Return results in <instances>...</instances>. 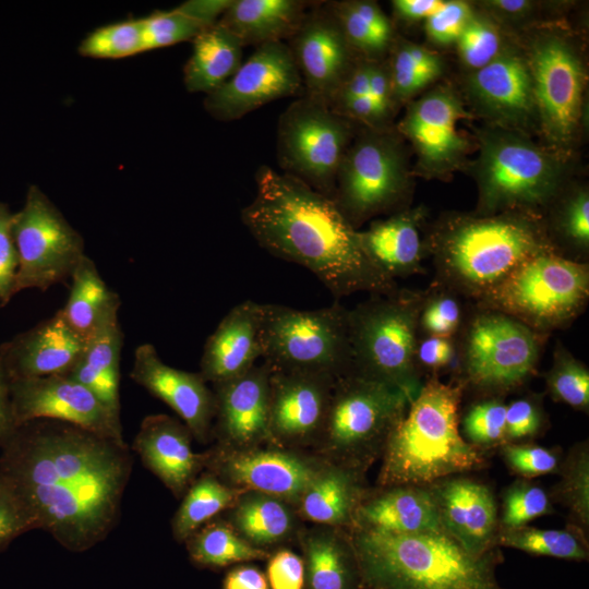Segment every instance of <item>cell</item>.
Returning a JSON list of instances; mask_svg holds the SVG:
<instances>
[{
  "mask_svg": "<svg viewBox=\"0 0 589 589\" xmlns=\"http://www.w3.org/2000/svg\"><path fill=\"white\" fill-rule=\"evenodd\" d=\"M132 470L128 444L53 420L20 425L2 446L0 474L64 549L83 552L119 521Z\"/></svg>",
  "mask_w": 589,
  "mask_h": 589,
  "instance_id": "obj_1",
  "label": "cell"
},
{
  "mask_svg": "<svg viewBox=\"0 0 589 589\" xmlns=\"http://www.w3.org/2000/svg\"><path fill=\"white\" fill-rule=\"evenodd\" d=\"M254 179L255 195L241 221L262 249L310 271L336 299L398 288L366 256L358 230L332 199L267 165Z\"/></svg>",
  "mask_w": 589,
  "mask_h": 589,
  "instance_id": "obj_2",
  "label": "cell"
},
{
  "mask_svg": "<svg viewBox=\"0 0 589 589\" xmlns=\"http://www.w3.org/2000/svg\"><path fill=\"white\" fill-rule=\"evenodd\" d=\"M428 250L434 284L473 301L529 257L554 251L541 220L522 212L454 216L435 229Z\"/></svg>",
  "mask_w": 589,
  "mask_h": 589,
  "instance_id": "obj_3",
  "label": "cell"
},
{
  "mask_svg": "<svg viewBox=\"0 0 589 589\" xmlns=\"http://www.w3.org/2000/svg\"><path fill=\"white\" fill-rule=\"evenodd\" d=\"M464 388L437 375L423 382L382 450L380 488L431 484L440 479L480 470L483 450L469 444L459 428Z\"/></svg>",
  "mask_w": 589,
  "mask_h": 589,
  "instance_id": "obj_4",
  "label": "cell"
},
{
  "mask_svg": "<svg viewBox=\"0 0 589 589\" xmlns=\"http://www.w3.org/2000/svg\"><path fill=\"white\" fill-rule=\"evenodd\" d=\"M365 589H505L498 548L476 556L446 532L350 530Z\"/></svg>",
  "mask_w": 589,
  "mask_h": 589,
  "instance_id": "obj_5",
  "label": "cell"
},
{
  "mask_svg": "<svg viewBox=\"0 0 589 589\" xmlns=\"http://www.w3.org/2000/svg\"><path fill=\"white\" fill-rule=\"evenodd\" d=\"M424 291L371 294L348 310L351 372L406 394L411 401L423 381L416 361L418 318Z\"/></svg>",
  "mask_w": 589,
  "mask_h": 589,
  "instance_id": "obj_6",
  "label": "cell"
},
{
  "mask_svg": "<svg viewBox=\"0 0 589 589\" xmlns=\"http://www.w3.org/2000/svg\"><path fill=\"white\" fill-rule=\"evenodd\" d=\"M588 299V263L544 251L521 263L474 305L512 316L549 336L576 320Z\"/></svg>",
  "mask_w": 589,
  "mask_h": 589,
  "instance_id": "obj_7",
  "label": "cell"
},
{
  "mask_svg": "<svg viewBox=\"0 0 589 589\" xmlns=\"http://www.w3.org/2000/svg\"><path fill=\"white\" fill-rule=\"evenodd\" d=\"M458 335L456 382L486 397L522 386L536 373L548 337L512 316L476 305Z\"/></svg>",
  "mask_w": 589,
  "mask_h": 589,
  "instance_id": "obj_8",
  "label": "cell"
},
{
  "mask_svg": "<svg viewBox=\"0 0 589 589\" xmlns=\"http://www.w3.org/2000/svg\"><path fill=\"white\" fill-rule=\"evenodd\" d=\"M262 346L271 371L345 376L351 372L348 310L337 302L317 310L263 303Z\"/></svg>",
  "mask_w": 589,
  "mask_h": 589,
  "instance_id": "obj_9",
  "label": "cell"
},
{
  "mask_svg": "<svg viewBox=\"0 0 589 589\" xmlns=\"http://www.w3.org/2000/svg\"><path fill=\"white\" fill-rule=\"evenodd\" d=\"M410 400L401 390L349 373L336 380L325 425L317 443L329 461L364 470Z\"/></svg>",
  "mask_w": 589,
  "mask_h": 589,
  "instance_id": "obj_10",
  "label": "cell"
},
{
  "mask_svg": "<svg viewBox=\"0 0 589 589\" xmlns=\"http://www.w3.org/2000/svg\"><path fill=\"white\" fill-rule=\"evenodd\" d=\"M354 135L353 121L303 94L278 118L276 157L280 172L333 200L339 166Z\"/></svg>",
  "mask_w": 589,
  "mask_h": 589,
  "instance_id": "obj_11",
  "label": "cell"
},
{
  "mask_svg": "<svg viewBox=\"0 0 589 589\" xmlns=\"http://www.w3.org/2000/svg\"><path fill=\"white\" fill-rule=\"evenodd\" d=\"M478 182L483 215L533 214L556 195L560 167L551 155L520 136L490 133L482 145Z\"/></svg>",
  "mask_w": 589,
  "mask_h": 589,
  "instance_id": "obj_12",
  "label": "cell"
},
{
  "mask_svg": "<svg viewBox=\"0 0 589 589\" xmlns=\"http://www.w3.org/2000/svg\"><path fill=\"white\" fill-rule=\"evenodd\" d=\"M408 189L397 140L384 129L364 127L339 166L333 201L357 229L368 219L394 211Z\"/></svg>",
  "mask_w": 589,
  "mask_h": 589,
  "instance_id": "obj_13",
  "label": "cell"
},
{
  "mask_svg": "<svg viewBox=\"0 0 589 589\" xmlns=\"http://www.w3.org/2000/svg\"><path fill=\"white\" fill-rule=\"evenodd\" d=\"M13 235L19 254L15 294L68 284L86 255L82 236L36 185L28 188L24 206L14 213Z\"/></svg>",
  "mask_w": 589,
  "mask_h": 589,
  "instance_id": "obj_14",
  "label": "cell"
},
{
  "mask_svg": "<svg viewBox=\"0 0 589 589\" xmlns=\"http://www.w3.org/2000/svg\"><path fill=\"white\" fill-rule=\"evenodd\" d=\"M300 450L274 444L242 449L217 446L208 453L206 468L232 488L265 493L296 507L327 461Z\"/></svg>",
  "mask_w": 589,
  "mask_h": 589,
  "instance_id": "obj_15",
  "label": "cell"
},
{
  "mask_svg": "<svg viewBox=\"0 0 589 589\" xmlns=\"http://www.w3.org/2000/svg\"><path fill=\"white\" fill-rule=\"evenodd\" d=\"M303 93L288 45L275 41L257 46L225 84L206 95L204 108L214 119L229 122L271 101Z\"/></svg>",
  "mask_w": 589,
  "mask_h": 589,
  "instance_id": "obj_16",
  "label": "cell"
},
{
  "mask_svg": "<svg viewBox=\"0 0 589 589\" xmlns=\"http://www.w3.org/2000/svg\"><path fill=\"white\" fill-rule=\"evenodd\" d=\"M10 393L17 426L53 420L125 444L121 422L92 392L68 375L10 380Z\"/></svg>",
  "mask_w": 589,
  "mask_h": 589,
  "instance_id": "obj_17",
  "label": "cell"
},
{
  "mask_svg": "<svg viewBox=\"0 0 589 589\" xmlns=\"http://www.w3.org/2000/svg\"><path fill=\"white\" fill-rule=\"evenodd\" d=\"M287 45L301 75L303 94L330 107L359 57L326 3L314 2Z\"/></svg>",
  "mask_w": 589,
  "mask_h": 589,
  "instance_id": "obj_18",
  "label": "cell"
},
{
  "mask_svg": "<svg viewBox=\"0 0 589 589\" xmlns=\"http://www.w3.org/2000/svg\"><path fill=\"white\" fill-rule=\"evenodd\" d=\"M337 378L271 371V444L301 449L317 445Z\"/></svg>",
  "mask_w": 589,
  "mask_h": 589,
  "instance_id": "obj_19",
  "label": "cell"
},
{
  "mask_svg": "<svg viewBox=\"0 0 589 589\" xmlns=\"http://www.w3.org/2000/svg\"><path fill=\"white\" fill-rule=\"evenodd\" d=\"M534 105L549 137L566 143L580 118L584 72L574 50L546 38L533 51L530 69Z\"/></svg>",
  "mask_w": 589,
  "mask_h": 589,
  "instance_id": "obj_20",
  "label": "cell"
},
{
  "mask_svg": "<svg viewBox=\"0 0 589 589\" xmlns=\"http://www.w3.org/2000/svg\"><path fill=\"white\" fill-rule=\"evenodd\" d=\"M213 393L212 435L217 437L218 446L242 449L271 444V370L265 363L213 385Z\"/></svg>",
  "mask_w": 589,
  "mask_h": 589,
  "instance_id": "obj_21",
  "label": "cell"
},
{
  "mask_svg": "<svg viewBox=\"0 0 589 589\" xmlns=\"http://www.w3.org/2000/svg\"><path fill=\"white\" fill-rule=\"evenodd\" d=\"M130 377L171 408L200 443L212 436L215 397L200 372L166 364L154 345L144 342L134 351Z\"/></svg>",
  "mask_w": 589,
  "mask_h": 589,
  "instance_id": "obj_22",
  "label": "cell"
},
{
  "mask_svg": "<svg viewBox=\"0 0 589 589\" xmlns=\"http://www.w3.org/2000/svg\"><path fill=\"white\" fill-rule=\"evenodd\" d=\"M444 532L466 551L481 556L496 546L497 504L491 488L462 474L429 484Z\"/></svg>",
  "mask_w": 589,
  "mask_h": 589,
  "instance_id": "obj_23",
  "label": "cell"
},
{
  "mask_svg": "<svg viewBox=\"0 0 589 589\" xmlns=\"http://www.w3.org/2000/svg\"><path fill=\"white\" fill-rule=\"evenodd\" d=\"M87 340L77 335L58 310L52 316L0 346L10 380L68 375Z\"/></svg>",
  "mask_w": 589,
  "mask_h": 589,
  "instance_id": "obj_24",
  "label": "cell"
},
{
  "mask_svg": "<svg viewBox=\"0 0 589 589\" xmlns=\"http://www.w3.org/2000/svg\"><path fill=\"white\" fill-rule=\"evenodd\" d=\"M192 434L184 423L168 414L145 417L132 448L145 468L156 476L176 496L184 495L206 467L208 453L192 449Z\"/></svg>",
  "mask_w": 589,
  "mask_h": 589,
  "instance_id": "obj_25",
  "label": "cell"
},
{
  "mask_svg": "<svg viewBox=\"0 0 589 589\" xmlns=\"http://www.w3.org/2000/svg\"><path fill=\"white\" fill-rule=\"evenodd\" d=\"M466 113L445 89L433 91L411 105L400 130L413 144L421 164L433 172L446 170L462 157L467 142L458 131Z\"/></svg>",
  "mask_w": 589,
  "mask_h": 589,
  "instance_id": "obj_26",
  "label": "cell"
},
{
  "mask_svg": "<svg viewBox=\"0 0 589 589\" xmlns=\"http://www.w3.org/2000/svg\"><path fill=\"white\" fill-rule=\"evenodd\" d=\"M263 303L252 300L233 306L204 344L200 373L212 385L236 378L262 358Z\"/></svg>",
  "mask_w": 589,
  "mask_h": 589,
  "instance_id": "obj_27",
  "label": "cell"
},
{
  "mask_svg": "<svg viewBox=\"0 0 589 589\" xmlns=\"http://www.w3.org/2000/svg\"><path fill=\"white\" fill-rule=\"evenodd\" d=\"M352 529L386 533L444 531L429 484H397L365 493L357 507Z\"/></svg>",
  "mask_w": 589,
  "mask_h": 589,
  "instance_id": "obj_28",
  "label": "cell"
},
{
  "mask_svg": "<svg viewBox=\"0 0 589 589\" xmlns=\"http://www.w3.org/2000/svg\"><path fill=\"white\" fill-rule=\"evenodd\" d=\"M421 217L420 211L402 209L358 231L366 256L392 280L422 272L425 248L420 237Z\"/></svg>",
  "mask_w": 589,
  "mask_h": 589,
  "instance_id": "obj_29",
  "label": "cell"
},
{
  "mask_svg": "<svg viewBox=\"0 0 589 589\" xmlns=\"http://www.w3.org/2000/svg\"><path fill=\"white\" fill-rule=\"evenodd\" d=\"M303 589H365L350 531L315 526L300 537Z\"/></svg>",
  "mask_w": 589,
  "mask_h": 589,
  "instance_id": "obj_30",
  "label": "cell"
},
{
  "mask_svg": "<svg viewBox=\"0 0 589 589\" xmlns=\"http://www.w3.org/2000/svg\"><path fill=\"white\" fill-rule=\"evenodd\" d=\"M366 492L362 470L327 460L296 506L298 516L316 524L351 530L359 503Z\"/></svg>",
  "mask_w": 589,
  "mask_h": 589,
  "instance_id": "obj_31",
  "label": "cell"
},
{
  "mask_svg": "<svg viewBox=\"0 0 589 589\" xmlns=\"http://www.w3.org/2000/svg\"><path fill=\"white\" fill-rule=\"evenodd\" d=\"M314 4L304 0H231L218 23L243 47L289 39Z\"/></svg>",
  "mask_w": 589,
  "mask_h": 589,
  "instance_id": "obj_32",
  "label": "cell"
},
{
  "mask_svg": "<svg viewBox=\"0 0 589 589\" xmlns=\"http://www.w3.org/2000/svg\"><path fill=\"white\" fill-rule=\"evenodd\" d=\"M123 339L119 312H116L87 340L81 358L68 374L92 392L117 421H120L121 409L120 359Z\"/></svg>",
  "mask_w": 589,
  "mask_h": 589,
  "instance_id": "obj_33",
  "label": "cell"
},
{
  "mask_svg": "<svg viewBox=\"0 0 589 589\" xmlns=\"http://www.w3.org/2000/svg\"><path fill=\"white\" fill-rule=\"evenodd\" d=\"M471 91L489 111L507 120H520L533 108L530 69L515 56L498 55L476 71Z\"/></svg>",
  "mask_w": 589,
  "mask_h": 589,
  "instance_id": "obj_34",
  "label": "cell"
},
{
  "mask_svg": "<svg viewBox=\"0 0 589 589\" xmlns=\"http://www.w3.org/2000/svg\"><path fill=\"white\" fill-rule=\"evenodd\" d=\"M226 521L245 541L263 550L287 541L298 530L294 506L256 491H243L227 509Z\"/></svg>",
  "mask_w": 589,
  "mask_h": 589,
  "instance_id": "obj_35",
  "label": "cell"
},
{
  "mask_svg": "<svg viewBox=\"0 0 589 589\" xmlns=\"http://www.w3.org/2000/svg\"><path fill=\"white\" fill-rule=\"evenodd\" d=\"M183 68V83L190 93L206 95L225 84L242 63L243 46L220 23L202 31Z\"/></svg>",
  "mask_w": 589,
  "mask_h": 589,
  "instance_id": "obj_36",
  "label": "cell"
},
{
  "mask_svg": "<svg viewBox=\"0 0 589 589\" xmlns=\"http://www.w3.org/2000/svg\"><path fill=\"white\" fill-rule=\"evenodd\" d=\"M119 294L100 276L95 262L85 255L71 276L67 302L60 313L69 326L88 340L104 322L120 309Z\"/></svg>",
  "mask_w": 589,
  "mask_h": 589,
  "instance_id": "obj_37",
  "label": "cell"
},
{
  "mask_svg": "<svg viewBox=\"0 0 589 589\" xmlns=\"http://www.w3.org/2000/svg\"><path fill=\"white\" fill-rule=\"evenodd\" d=\"M231 0H188L168 11L143 17L145 51L193 40L216 24Z\"/></svg>",
  "mask_w": 589,
  "mask_h": 589,
  "instance_id": "obj_38",
  "label": "cell"
},
{
  "mask_svg": "<svg viewBox=\"0 0 589 589\" xmlns=\"http://www.w3.org/2000/svg\"><path fill=\"white\" fill-rule=\"evenodd\" d=\"M348 44L369 61H380L393 41V26L373 1L326 2Z\"/></svg>",
  "mask_w": 589,
  "mask_h": 589,
  "instance_id": "obj_39",
  "label": "cell"
},
{
  "mask_svg": "<svg viewBox=\"0 0 589 589\" xmlns=\"http://www.w3.org/2000/svg\"><path fill=\"white\" fill-rule=\"evenodd\" d=\"M242 492L212 472L201 474L189 486L172 517L173 538L178 542H185L197 529L229 509Z\"/></svg>",
  "mask_w": 589,
  "mask_h": 589,
  "instance_id": "obj_40",
  "label": "cell"
},
{
  "mask_svg": "<svg viewBox=\"0 0 589 589\" xmlns=\"http://www.w3.org/2000/svg\"><path fill=\"white\" fill-rule=\"evenodd\" d=\"M191 562L202 568H223L268 558L267 550L245 541L227 521L211 520L185 540Z\"/></svg>",
  "mask_w": 589,
  "mask_h": 589,
  "instance_id": "obj_41",
  "label": "cell"
},
{
  "mask_svg": "<svg viewBox=\"0 0 589 589\" xmlns=\"http://www.w3.org/2000/svg\"><path fill=\"white\" fill-rule=\"evenodd\" d=\"M495 544L566 561L584 562L589 557L588 538L570 525L564 529L524 526L498 530Z\"/></svg>",
  "mask_w": 589,
  "mask_h": 589,
  "instance_id": "obj_42",
  "label": "cell"
},
{
  "mask_svg": "<svg viewBox=\"0 0 589 589\" xmlns=\"http://www.w3.org/2000/svg\"><path fill=\"white\" fill-rule=\"evenodd\" d=\"M561 480L553 486L550 497L567 508L568 525L588 538L589 531V445L588 441L570 447L562 459Z\"/></svg>",
  "mask_w": 589,
  "mask_h": 589,
  "instance_id": "obj_43",
  "label": "cell"
},
{
  "mask_svg": "<svg viewBox=\"0 0 589 589\" xmlns=\"http://www.w3.org/2000/svg\"><path fill=\"white\" fill-rule=\"evenodd\" d=\"M545 385L554 401L588 412L589 370L560 340L555 344L552 365L545 374Z\"/></svg>",
  "mask_w": 589,
  "mask_h": 589,
  "instance_id": "obj_44",
  "label": "cell"
},
{
  "mask_svg": "<svg viewBox=\"0 0 589 589\" xmlns=\"http://www.w3.org/2000/svg\"><path fill=\"white\" fill-rule=\"evenodd\" d=\"M145 51L143 19L104 25L91 32L79 52L88 58L121 59Z\"/></svg>",
  "mask_w": 589,
  "mask_h": 589,
  "instance_id": "obj_45",
  "label": "cell"
},
{
  "mask_svg": "<svg viewBox=\"0 0 589 589\" xmlns=\"http://www.w3.org/2000/svg\"><path fill=\"white\" fill-rule=\"evenodd\" d=\"M461 299L455 291L433 283L424 290L418 318L419 336L455 338L467 318Z\"/></svg>",
  "mask_w": 589,
  "mask_h": 589,
  "instance_id": "obj_46",
  "label": "cell"
},
{
  "mask_svg": "<svg viewBox=\"0 0 589 589\" xmlns=\"http://www.w3.org/2000/svg\"><path fill=\"white\" fill-rule=\"evenodd\" d=\"M554 512L550 494L541 485L518 479L503 493L498 530L528 526L531 520Z\"/></svg>",
  "mask_w": 589,
  "mask_h": 589,
  "instance_id": "obj_47",
  "label": "cell"
},
{
  "mask_svg": "<svg viewBox=\"0 0 589 589\" xmlns=\"http://www.w3.org/2000/svg\"><path fill=\"white\" fill-rule=\"evenodd\" d=\"M506 404L500 396L482 399L466 411L459 421L464 438L484 450L505 443Z\"/></svg>",
  "mask_w": 589,
  "mask_h": 589,
  "instance_id": "obj_48",
  "label": "cell"
},
{
  "mask_svg": "<svg viewBox=\"0 0 589 589\" xmlns=\"http://www.w3.org/2000/svg\"><path fill=\"white\" fill-rule=\"evenodd\" d=\"M557 232L570 249V260L585 262L589 249V195L581 190L563 204Z\"/></svg>",
  "mask_w": 589,
  "mask_h": 589,
  "instance_id": "obj_49",
  "label": "cell"
},
{
  "mask_svg": "<svg viewBox=\"0 0 589 589\" xmlns=\"http://www.w3.org/2000/svg\"><path fill=\"white\" fill-rule=\"evenodd\" d=\"M506 466L520 479L558 473L562 459L557 452L533 445L505 443L500 446Z\"/></svg>",
  "mask_w": 589,
  "mask_h": 589,
  "instance_id": "obj_50",
  "label": "cell"
},
{
  "mask_svg": "<svg viewBox=\"0 0 589 589\" xmlns=\"http://www.w3.org/2000/svg\"><path fill=\"white\" fill-rule=\"evenodd\" d=\"M456 41L462 61L476 70L490 63L500 52L496 28L480 19L471 17Z\"/></svg>",
  "mask_w": 589,
  "mask_h": 589,
  "instance_id": "obj_51",
  "label": "cell"
},
{
  "mask_svg": "<svg viewBox=\"0 0 589 589\" xmlns=\"http://www.w3.org/2000/svg\"><path fill=\"white\" fill-rule=\"evenodd\" d=\"M388 67L393 99H402L423 88L440 74V70L424 67L408 53L405 44L396 47Z\"/></svg>",
  "mask_w": 589,
  "mask_h": 589,
  "instance_id": "obj_52",
  "label": "cell"
},
{
  "mask_svg": "<svg viewBox=\"0 0 589 589\" xmlns=\"http://www.w3.org/2000/svg\"><path fill=\"white\" fill-rule=\"evenodd\" d=\"M14 213L0 203V306L7 305L15 296L19 254L13 235Z\"/></svg>",
  "mask_w": 589,
  "mask_h": 589,
  "instance_id": "obj_53",
  "label": "cell"
},
{
  "mask_svg": "<svg viewBox=\"0 0 589 589\" xmlns=\"http://www.w3.org/2000/svg\"><path fill=\"white\" fill-rule=\"evenodd\" d=\"M34 529H38L35 518L0 474V549Z\"/></svg>",
  "mask_w": 589,
  "mask_h": 589,
  "instance_id": "obj_54",
  "label": "cell"
},
{
  "mask_svg": "<svg viewBox=\"0 0 589 589\" xmlns=\"http://www.w3.org/2000/svg\"><path fill=\"white\" fill-rule=\"evenodd\" d=\"M543 423L540 399L532 396L514 399L506 405L505 443H517L536 436Z\"/></svg>",
  "mask_w": 589,
  "mask_h": 589,
  "instance_id": "obj_55",
  "label": "cell"
},
{
  "mask_svg": "<svg viewBox=\"0 0 589 589\" xmlns=\"http://www.w3.org/2000/svg\"><path fill=\"white\" fill-rule=\"evenodd\" d=\"M471 17V10L467 3L444 1L443 5L426 19V33L438 44L456 41Z\"/></svg>",
  "mask_w": 589,
  "mask_h": 589,
  "instance_id": "obj_56",
  "label": "cell"
},
{
  "mask_svg": "<svg viewBox=\"0 0 589 589\" xmlns=\"http://www.w3.org/2000/svg\"><path fill=\"white\" fill-rule=\"evenodd\" d=\"M457 340L450 337L419 336L416 361L421 374L437 375L457 363Z\"/></svg>",
  "mask_w": 589,
  "mask_h": 589,
  "instance_id": "obj_57",
  "label": "cell"
},
{
  "mask_svg": "<svg viewBox=\"0 0 589 589\" xmlns=\"http://www.w3.org/2000/svg\"><path fill=\"white\" fill-rule=\"evenodd\" d=\"M266 578L269 589H303L304 564L290 550H279L268 557Z\"/></svg>",
  "mask_w": 589,
  "mask_h": 589,
  "instance_id": "obj_58",
  "label": "cell"
},
{
  "mask_svg": "<svg viewBox=\"0 0 589 589\" xmlns=\"http://www.w3.org/2000/svg\"><path fill=\"white\" fill-rule=\"evenodd\" d=\"M369 96L387 119L394 99L388 67L381 61H370Z\"/></svg>",
  "mask_w": 589,
  "mask_h": 589,
  "instance_id": "obj_59",
  "label": "cell"
},
{
  "mask_svg": "<svg viewBox=\"0 0 589 589\" xmlns=\"http://www.w3.org/2000/svg\"><path fill=\"white\" fill-rule=\"evenodd\" d=\"M370 86V61L359 58L354 68L335 96L330 108L369 94Z\"/></svg>",
  "mask_w": 589,
  "mask_h": 589,
  "instance_id": "obj_60",
  "label": "cell"
},
{
  "mask_svg": "<svg viewBox=\"0 0 589 589\" xmlns=\"http://www.w3.org/2000/svg\"><path fill=\"white\" fill-rule=\"evenodd\" d=\"M11 393L10 377L0 359V446H3L16 432Z\"/></svg>",
  "mask_w": 589,
  "mask_h": 589,
  "instance_id": "obj_61",
  "label": "cell"
},
{
  "mask_svg": "<svg viewBox=\"0 0 589 589\" xmlns=\"http://www.w3.org/2000/svg\"><path fill=\"white\" fill-rule=\"evenodd\" d=\"M223 589H269L265 574L252 565H239L225 576Z\"/></svg>",
  "mask_w": 589,
  "mask_h": 589,
  "instance_id": "obj_62",
  "label": "cell"
},
{
  "mask_svg": "<svg viewBox=\"0 0 589 589\" xmlns=\"http://www.w3.org/2000/svg\"><path fill=\"white\" fill-rule=\"evenodd\" d=\"M441 0H395L393 7L395 12L407 20L429 19L442 5Z\"/></svg>",
  "mask_w": 589,
  "mask_h": 589,
  "instance_id": "obj_63",
  "label": "cell"
},
{
  "mask_svg": "<svg viewBox=\"0 0 589 589\" xmlns=\"http://www.w3.org/2000/svg\"><path fill=\"white\" fill-rule=\"evenodd\" d=\"M489 4L505 14H522L530 8V2L522 0L491 1Z\"/></svg>",
  "mask_w": 589,
  "mask_h": 589,
  "instance_id": "obj_64",
  "label": "cell"
}]
</instances>
